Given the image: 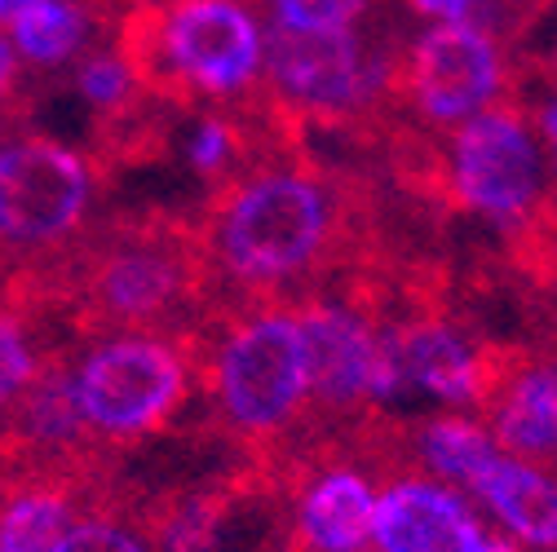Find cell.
I'll list each match as a JSON object with an SVG mask.
<instances>
[{
	"instance_id": "6da1fadb",
	"label": "cell",
	"mask_w": 557,
	"mask_h": 552,
	"mask_svg": "<svg viewBox=\"0 0 557 552\" xmlns=\"http://www.w3.org/2000/svg\"><path fill=\"white\" fill-rule=\"evenodd\" d=\"M208 380L222 425L239 438L284 434L310 393V350L297 301H244L182 336Z\"/></svg>"
},
{
	"instance_id": "7a4b0ae2",
	"label": "cell",
	"mask_w": 557,
	"mask_h": 552,
	"mask_svg": "<svg viewBox=\"0 0 557 552\" xmlns=\"http://www.w3.org/2000/svg\"><path fill=\"white\" fill-rule=\"evenodd\" d=\"M72 372L89 434L102 442H137L182 411L199 359L182 336L120 331L98 336Z\"/></svg>"
},
{
	"instance_id": "3957f363",
	"label": "cell",
	"mask_w": 557,
	"mask_h": 552,
	"mask_svg": "<svg viewBox=\"0 0 557 552\" xmlns=\"http://www.w3.org/2000/svg\"><path fill=\"white\" fill-rule=\"evenodd\" d=\"M94 190V168L85 155L66 151L45 133L10 128L0 160V226H5V261L23 265L53 256L81 239Z\"/></svg>"
},
{
	"instance_id": "277c9868",
	"label": "cell",
	"mask_w": 557,
	"mask_h": 552,
	"mask_svg": "<svg viewBox=\"0 0 557 552\" xmlns=\"http://www.w3.org/2000/svg\"><path fill=\"white\" fill-rule=\"evenodd\" d=\"M509 93L500 36L482 23H438L394 53L389 106H411L430 124H465Z\"/></svg>"
},
{
	"instance_id": "5b68a950",
	"label": "cell",
	"mask_w": 557,
	"mask_h": 552,
	"mask_svg": "<svg viewBox=\"0 0 557 552\" xmlns=\"http://www.w3.org/2000/svg\"><path fill=\"white\" fill-rule=\"evenodd\" d=\"M451 195L456 209H473L505 226L527 222L540 209V151L531 124L513 98H500L482 115L465 120L451 133Z\"/></svg>"
},
{
	"instance_id": "8992f818",
	"label": "cell",
	"mask_w": 557,
	"mask_h": 552,
	"mask_svg": "<svg viewBox=\"0 0 557 552\" xmlns=\"http://www.w3.org/2000/svg\"><path fill=\"white\" fill-rule=\"evenodd\" d=\"M164 40L173 72L195 102H235L265 76V36L257 18L235 0H182V5L164 10Z\"/></svg>"
},
{
	"instance_id": "52a82bcc",
	"label": "cell",
	"mask_w": 557,
	"mask_h": 552,
	"mask_svg": "<svg viewBox=\"0 0 557 552\" xmlns=\"http://www.w3.org/2000/svg\"><path fill=\"white\" fill-rule=\"evenodd\" d=\"M492 539L473 495L425 468L394 473L381 487L372 552H486Z\"/></svg>"
},
{
	"instance_id": "ba28073f",
	"label": "cell",
	"mask_w": 557,
	"mask_h": 552,
	"mask_svg": "<svg viewBox=\"0 0 557 552\" xmlns=\"http://www.w3.org/2000/svg\"><path fill=\"white\" fill-rule=\"evenodd\" d=\"M306 350H310V393L323 411H359L372 406L376 367H381V327L350 301L301 297L297 301Z\"/></svg>"
},
{
	"instance_id": "9c48e42d",
	"label": "cell",
	"mask_w": 557,
	"mask_h": 552,
	"mask_svg": "<svg viewBox=\"0 0 557 552\" xmlns=\"http://www.w3.org/2000/svg\"><path fill=\"white\" fill-rule=\"evenodd\" d=\"M486 363L492 385L482 411L500 447L535 464L557 460V359L486 344Z\"/></svg>"
},
{
	"instance_id": "30bf717a",
	"label": "cell",
	"mask_w": 557,
	"mask_h": 552,
	"mask_svg": "<svg viewBox=\"0 0 557 552\" xmlns=\"http://www.w3.org/2000/svg\"><path fill=\"white\" fill-rule=\"evenodd\" d=\"M381 487L355 464H319L293 495V535L306 552H372Z\"/></svg>"
},
{
	"instance_id": "8fae6325",
	"label": "cell",
	"mask_w": 557,
	"mask_h": 552,
	"mask_svg": "<svg viewBox=\"0 0 557 552\" xmlns=\"http://www.w3.org/2000/svg\"><path fill=\"white\" fill-rule=\"evenodd\" d=\"M473 504L527 552H557V477L522 455H500L473 487Z\"/></svg>"
},
{
	"instance_id": "7c38bea8",
	"label": "cell",
	"mask_w": 557,
	"mask_h": 552,
	"mask_svg": "<svg viewBox=\"0 0 557 552\" xmlns=\"http://www.w3.org/2000/svg\"><path fill=\"white\" fill-rule=\"evenodd\" d=\"M5 416H10V438L23 442L32 455H66L89 438L85 411L76 398V372L66 363V354L49 359L40 380L5 406Z\"/></svg>"
},
{
	"instance_id": "4fadbf2b",
	"label": "cell",
	"mask_w": 557,
	"mask_h": 552,
	"mask_svg": "<svg viewBox=\"0 0 557 552\" xmlns=\"http://www.w3.org/2000/svg\"><path fill=\"white\" fill-rule=\"evenodd\" d=\"M411 455H416V468H425L438 481H447V487H460L465 495H473L482 473L505 455V447L492 434V425H482L469 411H438V416L421 421V429L411 434Z\"/></svg>"
},
{
	"instance_id": "5bb4252c",
	"label": "cell",
	"mask_w": 557,
	"mask_h": 552,
	"mask_svg": "<svg viewBox=\"0 0 557 552\" xmlns=\"http://www.w3.org/2000/svg\"><path fill=\"white\" fill-rule=\"evenodd\" d=\"M89 5H72V0H36L23 14L5 18V40L14 45L27 76H49L58 66H72L85 45H89Z\"/></svg>"
},
{
	"instance_id": "9a60e30c",
	"label": "cell",
	"mask_w": 557,
	"mask_h": 552,
	"mask_svg": "<svg viewBox=\"0 0 557 552\" xmlns=\"http://www.w3.org/2000/svg\"><path fill=\"white\" fill-rule=\"evenodd\" d=\"M76 500L53 477H27L10 487L0 513V552H58L76 526Z\"/></svg>"
},
{
	"instance_id": "2e32d148",
	"label": "cell",
	"mask_w": 557,
	"mask_h": 552,
	"mask_svg": "<svg viewBox=\"0 0 557 552\" xmlns=\"http://www.w3.org/2000/svg\"><path fill=\"white\" fill-rule=\"evenodd\" d=\"M72 89H76V98H81L98 120L120 115V111L137 106V98H147L143 80L133 76V66H128V58L120 53L115 36H107V45L85 49V53L72 62Z\"/></svg>"
},
{
	"instance_id": "e0dca14e",
	"label": "cell",
	"mask_w": 557,
	"mask_h": 552,
	"mask_svg": "<svg viewBox=\"0 0 557 552\" xmlns=\"http://www.w3.org/2000/svg\"><path fill=\"white\" fill-rule=\"evenodd\" d=\"M235 517L218 500H182L164 513L156 530L160 552H248L235 543Z\"/></svg>"
},
{
	"instance_id": "ac0fdd59",
	"label": "cell",
	"mask_w": 557,
	"mask_h": 552,
	"mask_svg": "<svg viewBox=\"0 0 557 552\" xmlns=\"http://www.w3.org/2000/svg\"><path fill=\"white\" fill-rule=\"evenodd\" d=\"M58 552H156V543L111 513H81Z\"/></svg>"
},
{
	"instance_id": "d6986e66",
	"label": "cell",
	"mask_w": 557,
	"mask_h": 552,
	"mask_svg": "<svg viewBox=\"0 0 557 552\" xmlns=\"http://www.w3.org/2000/svg\"><path fill=\"white\" fill-rule=\"evenodd\" d=\"M270 14L288 27H301V32H336V27H350L368 0H265Z\"/></svg>"
},
{
	"instance_id": "ffe728a7",
	"label": "cell",
	"mask_w": 557,
	"mask_h": 552,
	"mask_svg": "<svg viewBox=\"0 0 557 552\" xmlns=\"http://www.w3.org/2000/svg\"><path fill=\"white\" fill-rule=\"evenodd\" d=\"M407 10L438 23H492V0H407Z\"/></svg>"
},
{
	"instance_id": "44dd1931",
	"label": "cell",
	"mask_w": 557,
	"mask_h": 552,
	"mask_svg": "<svg viewBox=\"0 0 557 552\" xmlns=\"http://www.w3.org/2000/svg\"><path fill=\"white\" fill-rule=\"evenodd\" d=\"M540 133H544V147H548V160L557 168V89L540 102Z\"/></svg>"
},
{
	"instance_id": "7402d4cb",
	"label": "cell",
	"mask_w": 557,
	"mask_h": 552,
	"mask_svg": "<svg viewBox=\"0 0 557 552\" xmlns=\"http://www.w3.org/2000/svg\"><path fill=\"white\" fill-rule=\"evenodd\" d=\"M27 5H36V0H0V14H5V18H14V14H23Z\"/></svg>"
},
{
	"instance_id": "603a6c76",
	"label": "cell",
	"mask_w": 557,
	"mask_h": 552,
	"mask_svg": "<svg viewBox=\"0 0 557 552\" xmlns=\"http://www.w3.org/2000/svg\"><path fill=\"white\" fill-rule=\"evenodd\" d=\"M486 552H527V548L513 543V539H492V548H486Z\"/></svg>"
},
{
	"instance_id": "cb8c5ba5",
	"label": "cell",
	"mask_w": 557,
	"mask_h": 552,
	"mask_svg": "<svg viewBox=\"0 0 557 552\" xmlns=\"http://www.w3.org/2000/svg\"><path fill=\"white\" fill-rule=\"evenodd\" d=\"M553 66H557V58H553Z\"/></svg>"
}]
</instances>
